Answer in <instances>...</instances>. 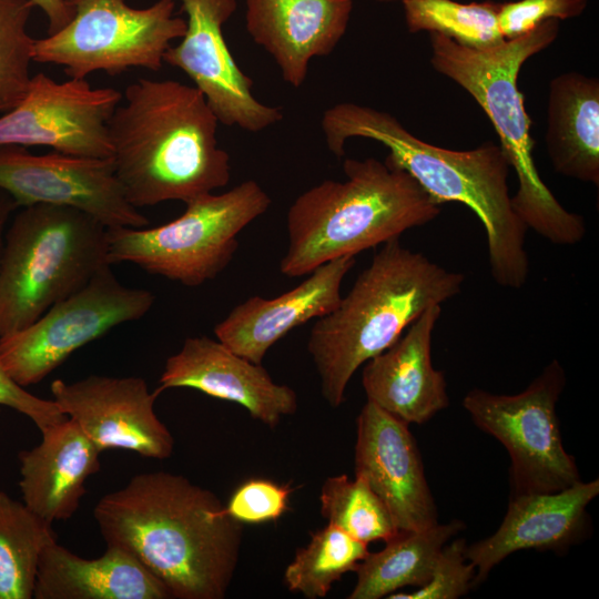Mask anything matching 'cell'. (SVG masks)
Returning a JSON list of instances; mask_svg holds the SVG:
<instances>
[{"instance_id": "6da1fadb", "label": "cell", "mask_w": 599, "mask_h": 599, "mask_svg": "<svg viewBox=\"0 0 599 599\" xmlns=\"http://www.w3.org/2000/svg\"><path fill=\"white\" fill-rule=\"evenodd\" d=\"M110 547L133 556L177 599H222L237 567L242 522L211 490L159 470L133 476L93 509Z\"/></svg>"}, {"instance_id": "7a4b0ae2", "label": "cell", "mask_w": 599, "mask_h": 599, "mask_svg": "<svg viewBox=\"0 0 599 599\" xmlns=\"http://www.w3.org/2000/svg\"><path fill=\"white\" fill-rule=\"evenodd\" d=\"M321 126L327 149L337 159L345 155L352 138L377 141L389 151L385 159L409 173L437 204L458 202L469 207L485 227L494 281L509 288L526 283L528 227L514 210L510 164L499 144L486 141L466 151L440 148L412 134L390 113L354 102L325 110Z\"/></svg>"}, {"instance_id": "3957f363", "label": "cell", "mask_w": 599, "mask_h": 599, "mask_svg": "<svg viewBox=\"0 0 599 599\" xmlns=\"http://www.w3.org/2000/svg\"><path fill=\"white\" fill-rule=\"evenodd\" d=\"M219 120L194 85L139 79L128 85L108 132L115 175L136 209L187 203L224 187L231 159L219 145Z\"/></svg>"}, {"instance_id": "277c9868", "label": "cell", "mask_w": 599, "mask_h": 599, "mask_svg": "<svg viewBox=\"0 0 599 599\" xmlns=\"http://www.w3.org/2000/svg\"><path fill=\"white\" fill-rule=\"evenodd\" d=\"M465 275L449 271L399 238L382 245L348 293L309 332L307 351L324 399L337 408L367 361L393 345L429 306L461 292Z\"/></svg>"}, {"instance_id": "5b68a950", "label": "cell", "mask_w": 599, "mask_h": 599, "mask_svg": "<svg viewBox=\"0 0 599 599\" xmlns=\"http://www.w3.org/2000/svg\"><path fill=\"white\" fill-rule=\"evenodd\" d=\"M343 171L345 181L325 180L290 206L283 275L300 277L332 260L356 256L440 213L417 181L387 159H345Z\"/></svg>"}, {"instance_id": "8992f818", "label": "cell", "mask_w": 599, "mask_h": 599, "mask_svg": "<svg viewBox=\"0 0 599 599\" xmlns=\"http://www.w3.org/2000/svg\"><path fill=\"white\" fill-rule=\"evenodd\" d=\"M429 34L434 70L474 98L499 138L518 179L511 203L520 220L554 244L580 242L587 231L585 219L566 210L539 176L531 120L518 88L524 63L557 39L559 21H545L521 37L484 49L461 45L439 33Z\"/></svg>"}, {"instance_id": "52a82bcc", "label": "cell", "mask_w": 599, "mask_h": 599, "mask_svg": "<svg viewBox=\"0 0 599 599\" xmlns=\"http://www.w3.org/2000/svg\"><path fill=\"white\" fill-rule=\"evenodd\" d=\"M108 262V227L68 206H23L0 258V337L29 326L83 287Z\"/></svg>"}, {"instance_id": "ba28073f", "label": "cell", "mask_w": 599, "mask_h": 599, "mask_svg": "<svg viewBox=\"0 0 599 599\" xmlns=\"http://www.w3.org/2000/svg\"><path fill=\"white\" fill-rule=\"evenodd\" d=\"M272 200L254 180L185 203L184 213L156 227L108 229V262H129L185 286L214 280L238 248L237 235Z\"/></svg>"}, {"instance_id": "9c48e42d", "label": "cell", "mask_w": 599, "mask_h": 599, "mask_svg": "<svg viewBox=\"0 0 599 599\" xmlns=\"http://www.w3.org/2000/svg\"><path fill=\"white\" fill-rule=\"evenodd\" d=\"M73 18L60 31L34 39L32 59L63 67L70 79L104 71L115 77L132 68L159 71L181 39L186 21L174 16V0L132 8L126 0H67Z\"/></svg>"}, {"instance_id": "30bf717a", "label": "cell", "mask_w": 599, "mask_h": 599, "mask_svg": "<svg viewBox=\"0 0 599 599\" xmlns=\"http://www.w3.org/2000/svg\"><path fill=\"white\" fill-rule=\"evenodd\" d=\"M565 384L564 368L554 359L516 395L474 388L463 399L477 427L507 449L511 496L556 493L580 480L575 458L564 448L556 414Z\"/></svg>"}, {"instance_id": "8fae6325", "label": "cell", "mask_w": 599, "mask_h": 599, "mask_svg": "<svg viewBox=\"0 0 599 599\" xmlns=\"http://www.w3.org/2000/svg\"><path fill=\"white\" fill-rule=\"evenodd\" d=\"M110 266L29 326L0 337L1 363L17 384L40 383L80 347L151 309L154 295L123 285Z\"/></svg>"}, {"instance_id": "7c38bea8", "label": "cell", "mask_w": 599, "mask_h": 599, "mask_svg": "<svg viewBox=\"0 0 599 599\" xmlns=\"http://www.w3.org/2000/svg\"><path fill=\"white\" fill-rule=\"evenodd\" d=\"M0 190L18 207L50 204L80 210L108 229L145 227L150 221L126 199L112 158L0 145Z\"/></svg>"}, {"instance_id": "4fadbf2b", "label": "cell", "mask_w": 599, "mask_h": 599, "mask_svg": "<svg viewBox=\"0 0 599 599\" xmlns=\"http://www.w3.org/2000/svg\"><path fill=\"white\" fill-rule=\"evenodd\" d=\"M121 100L120 91L92 88L85 79L57 82L37 73L24 98L0 116V145L112 158L108 123Z\"/></svg>"}, {"instance_id": "5bb4252c", "label": "cell", "mask_w": 599, "mask_h": 599, "mask_svg": "<svg viewBox=\"0 0 599 599\" xmlns=\"http://www.w3.org/2000/svg\"><path fill=\"white\" fill-rule=\"evenodd\" d=\"M186 14L181 41L164 53V63L183 71L202 92L219 123L256 133L283 120L282 109L258 101L253 81L234 60L223 26L237 0H174Z\"/></svg>"}, {"instance_id": "9a60e30c", "label": "cell", "mask_w": 599, "mask_h": 599, "mask_svg": "<svg viewBox=\"0 0 599 599\" xmlns=\"http://www.w3.org/2000/svg\"><path fill=\"white\" fill-rule=\"evenodd\" d=\"M52 400L102 451L121 448L144 457L165 459L174 438L154 412L160 395L141 377L90 375L50 386Z\"/></svg>"}, {"instance_id": "2e32d148", "label": "cell", "mask_w": 599, "mask_h": 599, "mask_svg": "<svg viewBox=\"0 0 599 599\" xmlns=\"http://www.w3.org/2000/svg\"><path fill=\"white\" fill-rule=\"evenodd\" d=\"M355 476L388 508L399 531L437 524V508L408 424L366 402L356 420Z\"/></svg>"}, {"instance_id": "e0dca14e", "label": "cell", "mask_w": 599, "mask_h": 599, "mask_svg": "<svg viewBox=\"0 0 599 599\" xmlns=\"http://www.w3.org/2000/svg\"><path fill=\"white\" fill-rule=\"evenodd\" d=\"M159 382V394L169 388H193L241 405L271 428L298 407L294 389L275 383L262 364L250 362L207 336L187 337L180 351L166 359Z\"/></svg>"}, {"instance_id": "ac0fdd59", "label": "cell", "mask_w": 599, "mask_h": 599, "mask_svg": "<svg viewBox=\"0 0 599 599\" xmlns=\"http://www.w3.org/2000/svg\"><path fill=\"white\" fill-rule=\"evenodd\" d=\"M598 494L599 480L593 479L556 493L511 496L495 534L466 547V557L476 568L474 585L516 551H560L577 544L588 525L587 507Z\"/></svg>"}, {"instance_id": "d6986e66", "label": "cell", "mask_w": 599, "mask_h": 599, "mask_svg": "<svg viewBox=\"0 0 599 599\" xmlns=\"http://www.w3.org/2000/svg\"><path fill=\"white\" fill-rule=\"evenodd\" d=\"M355 263V256L332 260L280 296L248 297L215 325L216 339L250 362L262 364L267 351L288 332L338 305L343 280Z\"/></svg>"}, {"instance_id": "ffe728a7", "label": "cell", "mask_w": 599, "mask_h": 599, "mask_svg": "<svg viewBox=\"0 0 599 599\" xmlns=\"http://www.w3.org/2000/svg\"><path fill=\"white\" fill-rule=\"evenodd\" d=\"M441 305L420 314L387 349L364 364L367 400L406 424H424L449 404L445 374L432 363Z\"/></svg>"}, {"instance_id": "44dd1931", "label": "cell", "mask_w": 599, "mask_h": 599, "mask_svg": "<svg viewBox=\"0 0 599 599\" xmlns=\"http://www.w3.org/2000/svg\"><path fill=\"white\" fill-rule=\"evenodd\" d=\"M352 10L353 0H245V26L282 79L300 88L311 60L328 55L344 37Z\"/></svg>"}, {"instance_id": "7402d4cb", "label": "cell", "mask_w": 599, "mask_h": 599, "mask_svg": "<svg viewBox=\"0 0 599 599\" xmlns=\"http://www.w3.org/2000/svg\"><path fill=\"white\" fill-rule=\"evenodd\" d=\"M40 432L41 441L19 453V488L22 502L52 524L75 514L101 450L69 417Z\"/></svg>"}, {"instance_id": "603a6c76", "label": "cell", "mask_w": 599, "mask_h": 599, "mask_svg": "<svg viewBox=\"0 0 599 599\" xmlns=\"http://www.w3.org/2000/svg\"><path fill=\"white\" fill-rule=\"evenodd\" d=\"M35 599H169L166 587L124 550L85 559L52 541L41 552Z\"/></svg>"}, {"instance_id": "cb8c5ba5", "label": "cell", "mask_w": 599, "mask_h": 599, "mask_svg": "<svg viewBox=\"0 0 599 599\" xmlns=\"http://www.w3.org/2000/svg\"><path fill=\"white\" fill-rule=\"evenodd\" d=\"M546 149L555 171L599 184V81L566 72L549 83Z\"/></svg>"}, {"instance_id": "d4e9b609", "label": "cell", "mask_w": 599, "mask_h": 599, "mask_svg": "<svg viewBox=\"0 0 599 599\" xmlns=\"http://www.w3.org/2000/svg\"><path fill=\"white\" fill-rule=\"evenodd\" d=\"M460 520L435 524L415 531H400L377 552L356 566L357 581L349 599H380L398 589L422 587L430 578L441 548L461 529Z\"/></svg>"}, {"instance_id": "484cf974", "label": "cell", "mask_w": 599, "mask_h": 599, "mask_svg": "<svg viewBox=\"0 0 599 599\" xmlns=\"http://www.w3.org/2000/svg\"><path fill=\"white\" fill-rule=\"evenodd\" d=\"M55 540L50 522L0 490V599L33 598L41 552Z\"/></svg>"}, {"instance_id": "4316f807", "label": "cell", "mask_w": 599, "mask_h": 599, "mask_svg": "<svg viewBox=\"0 0 599 599\" xmlns=\"http://www.w3.org/2000/svg\"><path fill=\"white\" fill-rule=\"evenodd\" d=\"M368 552L367 544L327 524L311 535L305 547L297 549L285 569V585L290 591L305 598H324L333 583L344 573L354 571Z\"/></svg>"}, {"instance_id": "83f0119b", "label": "cell", "mask_w": 599, "mask_h": 599, "mask_svg": "<svg viewBox=\"0 0 599 599\" xmlns=\"http://www.w3.org/2000/svg\"><path fill=\"white\" fill-rule=\"evenodd\" d=\"M409 32L439 33L455 42L484 49L504 41L498 26L500 2L463 3L456 0H402Z\"/></svg>"}, {"instance_id": "f1b7e54d", "label": "cell", "mask_w": 599, "mask_h": 599, "mask_svg": "<svg viewBox=\"0 0 599 599\" xmlns=\"http://www.w3.org/2000/svg\"><path fill=\"white\" fill-rule=\"evenodd\" d=\"M321 514L355 539L369 544L385 542L400 531L378 495L361 477H327L321 488Z\"/></svg>"}, {"instance_id": "f546056e", "label": "cell", "mask_w": 599, "mask_h": 599, "mask_svg": "<svg viewBox=\"0 0 599 599\" xmlns=\"http://www.w3.org/2000/svg\"><path fill=\"white\" fill-rule=\"evenodd\" d=\"M30 0H0V112L14 108L27 94L32 75L34 39L28 22Z\"/></svg>"}, {"instance_id": "4dcf8cb0", "label": "cell", "mask_w": 599, "mask_h": 599, "mask_svg": "<svg viewBox=\"0 0 599 599\" xmlns=\"http://www.w3.org/2000/svg\"><path fill=\"white\" fill-rule=\"evenodd\" d=\"M465 539L446 544L438 554L428 581L412 592H394L392 599H456L474 586L475 566L466 562Z\"/></svg>"}, {"instance_id": "1f68e13d", "label": "cell", "mask_w": 599, "mask_h": 599, "mask_svg": "<svg viewBox=\"0 0 599 599\" xmlns=\"http://www.w3.org/2000/svg\"><path fill=\"white\" fill-rule=\"evenodd\" d=\"M588 0H515L502 2L498 26L504 40L521 37L548 20H566L580 16Z\"/></svg>"}, {"instance_id": "d6a6232c", "label": "cell", "mask_w": 599, "mask_h": 599, "mask_svg": "<svg viewBox=\"0 0 599 599\" xmlns=\"http://www.w3.org/2000/svg\"><path fill=\"white\" fill-rule=\"evenodd\" d=\"M291 493L290 487L267 479H250L233 493L225 510L242 524L275 520L287 510Z\"/></svg>"}, {"instance_id": "836d02e7", "label": "cell", "mask_w": 599, "mask_h": 599, "mask_svg": "<svg viewBox=\"0 0 599 599\" xmlns=\"http://www.w3.org/2000/svg\"><path fill=\"white\" fill-rule=\"evenodd\" d=\"M0 405L10 407L31 419L42 430L67 416L52 399H44L27 392L6 372L0 358Z\"/></svg>"}, {"instance_id": "e575fe53", "label": "cell", "mask_w": 599, "mask_h": 599, "mask_svg": "<svg viewBox=\"0 0 599 599\" xmlns=\"http://www.w3.org/2000/svg\"><path fill=\"white\" fill-rule=\"evenodd\" d=\"M48 19V34L63 29L73 18V9L67 0H30Z\"/></svg>"}, {"instance_id": "d590c367", "label": "cell", "mask_w": 599, "mask_h": 599, "mask_svg": "<svg viewBox=\"0 0 599 599\" xmlns=\"http://www.w3.org/2000/svg\"><path fill=\"white\" fill-rule=\"evenodd\" d=\"M18 209V205L6 192L0 190V258L3 248L6 226L11 213Z\"/></svg>"}, {"instance_id": "8d00e7d4", "label": "cell", "mask_w": 599, "mask_h": 599, "mask_svg": "<svg viewBox=\"0 0 599 599\" xmlns=\"http://www.w3.org/2000/svg\"><path fill=\"white\" fill-rule=\"evenodd\" d=\"M374 1H377V2H382V3H389V2H397V1H402V0H374Z\"/></svg>"}]
</instances>
